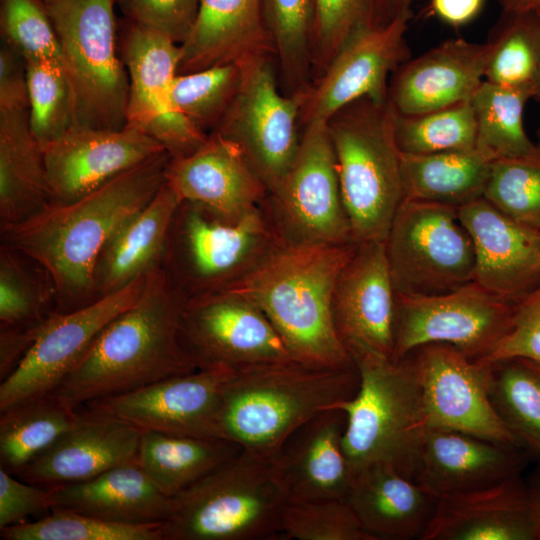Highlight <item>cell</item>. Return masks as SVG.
<instances>
[{
	"mask_svg": "<svg viewBox=\"0 0 540 540\" xmlns=\"http://www.w3.org/2000/svg\"><path fill=\"white\" fill-rule=\"evenodd\" d=\"M170 159L163 152L74 201L51 202L23 221L1 225L3 243L48 275L56 291L57 311L94 301L93 276L102 249L157 194Z\"/></svg>",
	"mask_w": 540,
	"mask_h": 540,
	"instance_id": "cell-1",
	"label": "cell"
},
{
	"mask_svg": "<svg viewBox=\"0 0 540 540\" xmlns=\"http://www.w3.org/2000/svg\"><path fill=\"white\" fill-rule=\"evenodd\" d=\"M187 299L162 266L150 272L135 303L104 327L51 395L80 409L198 369L180 338Z\"/></svg>",
	"mask_w": 540,
	"mask_h": 540,
	"instance_id": "cell-2",
	"label": "cell"
},
{
	"mask_svg": "<svg viewBox=\"0 0 540 540\" xmlns=\"http://www.w3.org/2000/svg\"><path fill=\"white\" fill-rule=\"evenodd\" d=\"M355 247V243L295 245L277 240L255 266L222 290L258 307L297 361L352 367L356 364L335 331L332 299Z\"/></svg>",
	"mask_w": 540,
	"mask_h": 540,
	"instance_id": "cell-3",
	"label": "cell"
},
{
	"mask_svg": "<svg viewBox=\"0 0 540 540\" xmlns=\"http://www.w3.org/2000/svg\"><path fill=\"white\" fill-rule=\"evenodd\" d=\"M357 366L330 368L299 361L235 370L221 396L222 437L271 458L301 425L351 399Z\"/></svg>",
	"mask_w": 540,
	"mask_h": 540,
	"instance_id": "cell-4",
	"label": "cell"
},
{
	"mask_svg": "<svg viewBox=\"0 0 540 540\" xmlns=\"http://www.w3.org/2000/svg\"><path fill=\"white\" fill-rule=\"evenodd\" d=\"M288 499L270 458L243 449L172 497L163 540L282 538Z\"/></svg>",
	"mask_w": 540,
	"mask_h": 540,
	"instance_id": "cell-5",
	"label": "cell"
},
{
	"mask_svg": "<svg viewBox=\"0 0 540 540\" xmlns=\"http://www.w3.org/2000/svg\"><path fill=\"white\" fill-rule=\"evenodd\" d=\"M395 118L389 100L379 103L364 97L326 122L355 244L385 242L404 200Z\"/></svg>",
	"mask_w": 540,
	"mask_h": 540,
	"instance_id": "cell-6",
	"label": "cell"
},
{
	"mask_svg": "<svg viewBox=\"0 0 540 540\" xmlns=\"http://www.w3.org/2000/svg\"><path fill=\"white\" fill-rule=\"evenodd\" d=\"M356 394L337 408L346 415L343 449L356 473L384 463L412 479L419 437L427 427L420 388L407 357L369 354L356 359Z\"/></svg>",
	"mask_w": 540,
	"mask_h": 540,
	"instance_id": "cell-7",
	"label": "cell"
},
{
	"mask_svg": "<svg viewBox=\"0 0 540 540\" xmlns=\"http://www.w3.org/2000/svg\"><path fill=\"white\" fill-rule=\"evenodd\" d=\"M115 0H58L46 5L74 99V127L126 126L129 76L118 43Z\"/></svg>",
	"mask_w": 540,
	"mask_h": 540,
	"instance_id": "cell-8",
	"label": "cell"
},
{
	"mask_svg": "<svg viewBox=\"0 0 540 540\" xmlns=\"http://www.w3.org/2000/svg\"><path fill=\"white\" fill-rule=\"evenodd\" d=\"M277 240L262 207L237 221H227L197 203L182 201L162 267L189 298L229 286Z\"/></svg>",
	"mask_w": 540,
	"mask_h": 540,
	"instance_id": "cell-9",
	"label": "cell"
},
{
	"mask_svg": "<svg viewBox=\"0 0 540 540\" xmlns=\"http://www.w3.org/2000/svg\"><path fill=\"white\" fill-rule=\"evenodd\" d=\"M385 251L396 293L432 296L473 281L472 238L458 208L404 199L397 209Z\"/></svg>",
	"mask_w": 540,
	"mask_h": 540,
	"instance_id": "cell-10",
	"label": "cell"
},
{
	"mask_svg": "<svg viewBox=\"0 0 540 540\" xmlns=\"http://www.w3.org/2000/svg\"><path fill=\"white\" fill-rule=\"evenodd\" d=\"M262 208L282 243H353L326 123L303 127L293 164L268 192Z\"/></svg>",
	"mask_w": 540,
	"mask_h": 540,
	"instance_id": "cell-11",
	"label": "cell"
},
{
	"mask_svg": "<svg viewBox=\"0 0 540 540\" xmlns=\"http://www.w3.org/2000/svg\"><path fill=\"white\" fill-rule=\"evenodd\" d=\"M271 55L241 61L238 92L211 132L236 143L268 188L293 164L301 142L300 103L279 90Z\"/></svg>",
	"mask_w": 540,
	"mask_h": 540,
	"instance_id": "cell-12",
	"label": "cell"
},
{
	"mask_svg": "<svg viewBox=\"0 0 540 540\" xmlns=\"http://www.w3.org/2000/svg\"><path fill=\"white\" fill-rule=\"evenodd\" d=\"M513 312V304L474 281L432 296L395 292L393 359L425 344L443 343L482 361L509 332Z\"/></svg>",
	"mask_w": 540,
	"mask_h": 540,
	"instance_id": "cell-13",
	"label": "cell"
},
{
	"mask_svg": "<svg viewBox=\"0 0 540 540\" xmlns=\"http://www.w3.org/2000/svg\"><path fill=\"white\" fill-rule=\"evenodd\" d=\"M118 43L129 76L126 126L157 140L171 158L197 150L208 133L188 121L172 100L181 45L125 18L118 20Z\"/></svg>",
	"mask_w": 540,
	"mask_h": 540,
	"instance_id": "cell-14",
	"label": "cell"
},
{
	"mask_svg": "<svg viewBox=\"0 0 540 540\" xmlns=\"http://www.w3.org/2000/svg\"><path fill=\"white\" fill-rule=\"evenodd\" d=\"M146 277L77 309L52 311L33 345L1 380L0 412L51 395L104 327L135 303Z\"/></svg>",
	"mask_w": 540,
	"mask_h": 540,
	"instance_id": "cell-15",
	"label": "cell"
},
{
	"mask_svg": "<svg viewBox=\"0 0 540 540\" xmlns=\"http://www.w3.org/2000/svg\"><path fill=\"white\" fill-rule=\"evenodd\" d=\"M180 338L198 369L297 361L265 314L226 290L187 299Z\"/></svg>",
	"mask_w": 540,
	"mask_h": 540,
	"instance_id": "cell-16",
	"label": "cell"
},
{
	"mask_svg": "<svg viewBox=\"0 0 540 540\" xmlns=\"http://www.w3.org/2000/svg\"><path fill=\"white\" fill-rule=\"evenodd\" d=\"M418 382L427 427L519 446L490 398V365L455 347L429 343L406 356Z\"/></svg>",
	"mask_w": 540,
	"mask_h": 540,
	"instance_id": "cell-17",
	"label": "cell"
},
{
	"mask_svg": "<svg viewBox=\"0 0 540 540\" xmlns=\"http://www.w3.org/2000/svg\"><path fill=\"white\" fill-rule=\"evenodd\" d=\"M410 18L411 12L400 14L349 40L326 70L297 95L300 126L326 123L360 98L388 101L389 76L409 60L405 33Z\"/></svg>",
	"mask_w": 540,
	"mask_h": 540,
	"instance_id": "cell-18",
	"label": "cell"
},
{
	"mask_svg": "<svg viewBox=\"0 0 540 540\" xmlns=\"http://www.w3.org/2000/svg\"><path fill=\"white\" fill-rule=\"evenodd\" d=\"M232 372L219 367L199 368L83 407L142 431L224 439L219 423L221 396Z\"/></svg>",
	"mask_w": 540,
	"mask_h": 540,
	"instance_id": "cell-19",
	"label": "cell"
},
{
	"mask_svg": "<svg viewBox=\"0 0 540 540\" xmlns=\"http://www.w3.org/2000/svg\"><path fill=\"white\" fill-rule=\"evenodd\" d=\"M332 317L353 361L369 354L393 359L395 289L385 242L356 244L335 285Z\"/></svg>",
	"mask_w": 540,
	"mask_h": 540,
	"instance_id": "cell-20",
	"label": "cell"
},
{
	"mask_svg": "<svg viewBox=\"0 0 540 540\" xmlns=\"http://www.w3.org/2000/svg\"><path fill=\"white\" fill-rule=\"evenodd\" d=\"M41 148L51 201L56 203L74 201L167 152L157 140L128 126L121 130L73 127Z\"/></svg>",
	"mask_w": 540,
	"mask_h": 540,
	"instance_id": "cell-21",
	"label": "cell"
},
{
	"mask_svg": "<svg viewBox=\"0 0 540 540\" xmlns=\"http://www.w3.org/2000/svg\"><path fill=\"white\" fill-rule=\"evenodd\" d=\"M529 461L528 454L513 444L426 427L414 453L412 480L441 498L520 476Z\"/></svg>",
	"mask_w": 540,
	"mask_h": 540,
	"instance_id": "cell-22",
	"label": "cell"
},
{
	"mask_svg": "<svg viewBox=\"0 0 540 540\" xmlns=\"http://www.w3.org/2000/svg\"><path fill=\"white\" fill-rule=\"evenodd\" d=\"M165 182L181 201L237 221L262 207L268 188L242 149L216 132L189 155L171 158Z\"/></svg>",
	"mask_w": 540,
	"mask_h": 540,
	"instance_id": "cell-23",
	"label": "cell"
},
{
	"mask_svg": "<svg viewBox=\"0 0 540 540\" xmlns=\"http://www.w3.org/2000/svg\"><path fill=\"white\" fill-rule=\"evenodd\" d=\"M458 214L473 241L474 282L513 305L540 285V231L484 198L459 207Z\"/></svg>",
	"mask_w": 540,
	"mask_h": 540,
	"instance_id": "cell-24",
	"label": "cell"
},
{
	"mask_svg": "<svg viewBox=\"0 0 540 540\" xmlns=\"http://www.w3.org/2000/svg\"><path fill=\"white\" fill-rule=\"evenodd\" d=\"M346 415L320 412L297 428L270 458L289 502L345 500L355 472L343 449Z\"/></svg>",
	"mask_w": 540,
	"mask_h": 540,
	"instance_id": "cell-25",
	"label": "cell"
},
{
	"mask_svg": "<svg viewBox=\"0 0 540 540\" xmlns=\"http://www.w3.org/2000/svg\"><path fill=\"white\" fill-rule=\"evenodd\" d=\"M80 420L17 476L54 488L90 480L137 460L142 430L120 419L80 410Z\"/></svg>",
	"mask_w": 540,
	"mask_h": 540,
	"instance_id": "cell-26",
	"label": "cell"
},
{
	"mask_svg": "<svg viewBox=\"0 0 540 540\" xmlns=\"http://www.w3.org/2000/svg\"><path fill=\"white\" fill-rule=\"evenodd\" d=\"M489 46L450 39L404 62L389 83L388 100L400 115H417L470 101L485 77Z\"/></svg>",
	"mask_w": 540,
	"mask_h": 540,
	"instance_id": "cell-27",
	"label": "cell"
},
{
	"mask_svg": "<svg viewBox=\"0 0 540 540\" xmlns=\"http://www.w3.org/2000/svg\"><path fill=\"white\" fill-rule=\"evenodd\" d=\"M422 540H538L526 479L441 497Z\"/></svg>",
	"mask_w": 540,
	"mask_h": 540,
	"instance_id": "cell-28",
	"label": "cell"
},
{
	"mask_svg": "<svg viewBox=\"0 0 540 540\" xmlns=\"http://www.w3.org/2000/svg\"><path fill=\"white\" fill-rule=\"evenodd\" d=\"M439 499L393 466L374 463L355 473L346 502L372 540H422Z\"/></svg>",
	"mask_w": 540,
	"mask_h": 540,
	"instance_id": "cell-29",
	"label": "cell"
},
{
	"mask_svg": "<svg viewBox=\"0 0 540 540\" xmlns=\"http://www.w3.org/2000/svg\"><path fill=\"white\" fill-rule=\"evenodd\" d=\"M181 52L177 74L258 55L275 58L263 0H200L195 25Z\"/></svg>",
	"mask_w": 540,
	"mask_h": 540,
	"instance_id": "cell-30",
	"label": "cell"
},
{
	"mask_svg": "<svg viewBox=\"0 0 540 540\" xmlns=\"http://www.w3.org/2000/svg\"><path fill=\"white\" fill-rule=\"evenodd\" d=\"M181 202L164 182L153 199L115 231L95 266L94 300L162 266L170 228Z\"/></svg>",
	"mask_w": 540,
	"mask_h": 540,
	"instance_id": "cell-31",
	"label": "cell"
},
{
	"mask_svg": "<svg viewBox=\"0 0 540 540\" xmlns=\"http://www.w3.org/2000/svg\"><path fill=\"white\" fill-rule=\"evenodd\" d=\"M53 507L117 523L163 524L170 515L172 498L135 460L90 480L52 488Z\"/></svg>",
	"mask_w": 540,
	"mask_h": 540,
	"instance_id": "cell-32",
	"label": "cell"
},
{
	"mask_svg": "<svg viewBox=\"0 0 540 540\" xmlns=\"http://www.w3.org/2000/svg\"><path fill=\"white\" fill-rule=\"evenodd\" d=\"M42 148L28 109L0 110V221H23L51 203Z\"/></svg>",
	"mask_w": 540,
	"mask_h": 540,
	"instance_id": "cell-33",
	"label": "cell"
},
{
	"mask_svg": "<svg viewBox=\"0 0 540 540\" xmlns=\"http://www.w3.org/2000/svg\"><path fill=\"white\" fill-rule=\"evenodd\" d=\"M493 160L478 147L429 154L401 153L404 199L459 208L483 198Z\"/></svg>",
	"mask_w": 540,
	"mask_h": 540,
	"instance_id": "cell-34",
	"label": "cell"
},
{
	"mask_svg": "<svg viewBox=\"0 0 540 540\" xmlns=\"http://www.w3.org/2000/svg\"><path fill=\"white\" fill-rule=\"evenodd\" d=\"M241 450L222 438L142 431L137 461L154 484L172 498Z\"/></svg>",
	"mask_w": 540,
	"mask_h": 540,
	"instance_id": "cell-35",
	"label": "cell"
},
{
	"mask_svg": "<svg viewBox=\"0 0 540 540\" xmlns=\"http://www.w3.org/2000/svg\"><path fill=\"white\" fill-rule=\"evenodd\" d=\"M81 418V411L49 395L1 412L0 467L17 475Z\"/></svg>",
	"mask_w": 540,
	"mask_h": 540,
	"instance_id": "cell-36",
	"label": "cell"
},
{
	"mask_svg": "<svg viewBox=\"0 0 540 540\" xmlns=\"http://www.w3.org/2000/svg\"><path fill=\"white\" fill-rule=\"evenodd\" d=\"M487 364L496 412L530 460L540 465V363L509 357Z\"/></svg>",
	"mask_w": 540,
	"mask_h": 540,
	"instance_id": "cell-37",
	"label": "cell"
},
{
	"mask_svg": "<svg viewBox=\"0 0 540 540\" xmlns=\"http://www.w3.org/2000/svg\"><path fill=\"white\" fill-rule=\"evenodd\" d=\"M533 86H510L484 80L471 103L477 125V147L492 159L528 156L540 148L527 136L523 110Z\"/></svg>",
	"mask_w": 540,
	"mask_h": 540,
	"instance_id": "cell-38",
	"label": "cell"
},
{
	"mask_svg": "<svg viewBox=\"0 0 540 540\" xmlns=\"http://www.w3.org/2000/svg\"><path fill=\"white\" fill-rule=\"evenodd\" d=\"M263 9L283 92L300 95L312 81L315 0H263Z\"/></svg>",
	"mask_w": 540,
	"mask_h": 540,
	"instance_id": "cell-39",
	"label": "cell"
},
{
	"mask_svg": "<svg viewBox=\"0 0 540 540\" xmlns=\"http://www.w3.org/2000/svg\"><path fill=\"white\" fill-rule=\"evenodd\" d=\"M486 43L487 81L510 86L533 84L540 67V15L536 10H502Z\"/></svg>",
	"mask_w": 540,
	"mask_h": 540,
	"instance_id": "cell-40",
	"label": "cell"
},
{
	"mask_svg": "<svg viewBox=\"0 0 540 540\" xmlns=\"http://www.w3.org/2000/svg\"><path fill=\"white\" fill-rule=\"evenodd\" d=\"M392 19L388 0H315L312 81L354 36Z\"/></svg>",
	"mask_w": 540,
	"mask_h": 540,
	"instance_id": "cell-41",
	"label": "cell"
},
{
	"mask_svg": "<svg viewBox=\"0 0 540 540\" xmlns=\"http://www.w3.org/2000/svg\"><path fill=\"white\" fill-rule=\"evenodd\" d=\"M395 139L403 154L477 148V125L471 100L417 115L396 112Z\"/></svg>",
	"mask_w": 540,
	"mask_h": 540,
	"instance_id": "cell-42",
	"label": "cell"
},
{
	"mask_svg": "<svg viewBox=\"0 0 540 540\" xmlns=\"http://www.w3.org/2000/svg\"><path fill=\"white\" fill-rule=\"evenodd\" d=\"M29 124L40 146L74 127V99L64 66L57 59L26 61Z\"/></svg>",
	"mask_w": 540,
	"mask_h": 540,
	"instance_id": "cell-43",
	"label": "cell"
},
{
	"mask_svg": "<svg viewBox=\"0 0 540 540\" xmlns=\"http://www.w3.org/2000/svg\"><path fill=\"white\" fill-rule=\"evenodd\" d=\"M162 523L127 524L53 507L36 521L0 529L4 540H163Z\"/></svg>",
	"mask_w": 540,
	"mask_h": 540,
	"instance_id": "cell-44",
	"label": "cell"
},
{
	"mask_svg": "<svg viewBox=\"0 0 540 540\" xmlns=\"http://www.w3.org/2000/svg\"><path fill=\"white\" fill-rule=\"evenodd\" d=\"M28 258L2 243L0 248V323L1 328H21L42 322L54 286L43 271L37 274Z\"/></svg>",
	"mask_w": 540,
	"mask_h": 540,
	"instance_id": "cell-45",
	"label": "cell"
},
{
	"mask_svg": "<svg viewBox=\"0 0 540 540\" xmlns=\"http://www.w3.org/2000/svg\"><path fill=\"white\" fill-rule=\"evenodd\" d=\"M241 77V62L177 74L172 83L173 104L194 126L211 132L235 98Z\"/></svg>",
	"mask_w": 540,
	"mask_h": 540,
	"instance_id": "cell-46",
	"label": "cell"
},
{
	"mask_svg": "<svg viewBox=\"0 0 540 540\" xmlns=\"http://www.w3.org/2000/svg\"><path fill=\"white\" fill-rule=\"evenodd\" d=\"M483 198L516 222L540 231V150L494 159Z\"/></svg>",
	"mask_w": 540,
	"mask_h": 540,
	"instance_id": "cell-47",
	"label": "cell"
},
{
	"mask_svg": "<svg viewBox=\"0 0 540 540\" xmlns=\"http://www.w3.org/2000/svg\"><path fill=\"white\" fill-rule=\"evenodd\" d=\"M0 33L2 43L26 61H61L59 40L47 6L41 0H0Z\"/></svg>",
	"mask_w": 540,
	"mask_h": 540,
	"instance_id": "cell-48",
	"label": "cell"
},
{
	"mask_svg": "<svg viewBox=\"0 0 540 540\" xmlns=\"http://www.w3.org/2000/svg\"><path fill=\"white\" fill-rule=\"evenodd\" d=\"M282 539L372 540L345 500L289 502L282 519Z\"/></svg>",
	"mask_w": 540,
	"mask_h": 540,
	"instance_id": "cell-49",
	"label": "cell"
},
{
	"mask_svg": "<svg viewBox=\"0 0 540 540\" xmlns=\"http://www.w3.org/2000/svg\"><path fill=\"white\" fill-rule=\"evenodd\" d=\"M200 0H115L124 18L183 44L195 25Z\"/></svg>",
	"mask_w": 540,
	"mask_h": 540,
	"instance_id": "cell-50",
	"label": "cell"
},
{
	"mask_svg": "<svg viewBox=\"0 0 540 540\" xmlns=\"http://www.w3.org/2000/svg\"><path fill=\"white\" fill-rule=\"evenodd\" d=\"M524 357L540 363V285L514 305L509 332L482 363Z\"/></svg>",
	"mask_w": 540,
	"mask_h": 540,
	"instance_id": "cell-51",
	"label": "cell"
},
{
	"mask_svg": "<svg viewBox=\"0 0 540 540\" xmlns=\"http://www.w3.org/2000/svg\"><path fill=\"white\" fill-rule=\"evenodd\" d=\"M52 488L15 479L0 467V529L51 510Z\"/></svg>",
	"mask_w": 540,
	"mask_h": 540,
	"instance_id": "cell-52",
	"label": "cell"
},
{
	"mask_svg": "<svg viewBox=\"0 0 540 540\" xmlns=\"http://www.w3.org/2000/svg\"><path fill=\"white\" fill-rule=\"evenodd\" d=\"M29 109L26 60L8 45L0 49V110Z\"/></svg>",
	"mask_w": 540,
	"mask_h": 540,
	"instance_id": "cell-53",
	"label": "cell"
},
{
	"mask_svg": "<svg viewBox=\"0 0 540 540\" xmlns=\"http://www.w3.org/2000/svg\"><path fill=\"white\" fill-rule=\"evenodd\" d=\"M484 0H431L432 11L444 22L458 26L472 20Z\"/></svg>",
	"mask_w": 540,
	"mask_h": 540,
	"instance_id": "cell-54",
	"label": "cell"
},
{
	"mask_svg": "<svg viewBox=\"0 0 540 540\" xmlns=\"http://www.w3.org/2000/svg\"><path fill=\"white\" fill-rule=\"evenodd\" d=\"M531 506L537 529V539L540 540V465L526 478Z\"/></svg>",
	"mask_w": 540,
	"mask_h": 540,
	"instance_id": "cell-55",
	"label": "cell"
},
{
	"mask_svg": "<svg viewBox=\"0 0 540 540\" xmlns=\"http://www.w3.org/2000/svg\"><path fill=\"white\" fill-rule=\"evenodd\" d=\"M540 0H501L504 11L536 10Z\"/></svg>",
	"mask_w": 540,
	"mask_h": 540,
	"instance_id": "cell-56",
	"label": "cell"
},
{
	"mask_svg": "<svg viewBox=\"0 0 540 540\" xmlns=\"http://www.w3.org/2000/svg\"><path fill=\"white\" fill-rule=\"evenodd\" d=\"M389 8L392 17H396L400 14L411 12L410 3L411 0H388Z\"/></svg>",
	"mask_w": 540,
	"mask_h": 540,
	"instance_id": "cell-57",
	"label": "cell"
},
{
	"mask_svg": "<svg viewBox=\"0 0 540 540\" xmlns=\"http://www.w3.org/2000/svg\"><path fill=\"white\" fill-rule=\"evenodd\" d=\"M533 96L532 98H534L535 100L537 101H540V67H539V70L535 76V79L533 81Z\"/></svg>",
	"mask_w": 540,
	"mask_h": 540,
	"instance_id": "cell-58",
	"label": "cell"
},
{
	"mask_svg": "<svg viewBox=\"0 0 540 540\" xmlns=\"http://www.w3.org/2000/svg\"><path fill=\"white\" fill-rule=\"evenodd\" d=\"M45 5H49V4H52L58 0H41Z\"/></svg>",
	"mask_w": 540,
	"mask_h": 540,
	"instance_id": "cell-59",
	"label": "cell"
},
{
	"mask_svg": "<svg viewBox=\"0 0 540 540\" xmlns=\"http://www.w3.org/2000/svg\"><path fill=\"white\" fill-rule=\"evenodd\" d=\"M537 137H538V143L537 145L540 147V125H539V128L537 130Z\"/></svg>",
	"mask_w": 540,
	"mask_h": 540,
	"instance_id": "cell-60",
	"label": "cell"
},
{
	"mask_svg": "<svg viewBox=\"0 0 540 540\" xmlns=\"http://www.w3.org/2000/svg\"><path fill=\"white\" fill-rule=\"evenodd\" d=\"M536 11H537V12L539 13V15H540V2H539L538 7L536 8Z\"/></svg>",
	"mask_w": 540,
	"mask_h": 540,
	"instance_id": "cell-61",
	"label": "cell"
}]
</instances>
